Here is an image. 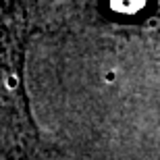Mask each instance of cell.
<instances>
[{
	"label": "cell",
	"instance_id": "cell-1",
	"mask_svg": "<svg viewBox=\"0 0 160 160\" xmlns=\"http://www.w3.org/2000/svg\"><path fill=\"white\" fill-rule=\"evenodd\" d=\"M27 29V12L21 0H0V56L11 71H19Z\"/></svg>",
	"mask_w": 160,
	"mask_h": 160
},
{
	"label": "cell",
	"instance_id": "cell-2",
	"mask_svg": "<svg viewBox=\"0 0 160 160\" xmlns=\"http://www.w3.org/2000/svg\"><path fill=\"white\" fill-rule=\"evenodd\" d=\"M117 12H123V15H135L142 8H146L148 0H110Z\"/></svg>",
	"mask_w": 160,
	"mask_h": 160
}]
</instances>
